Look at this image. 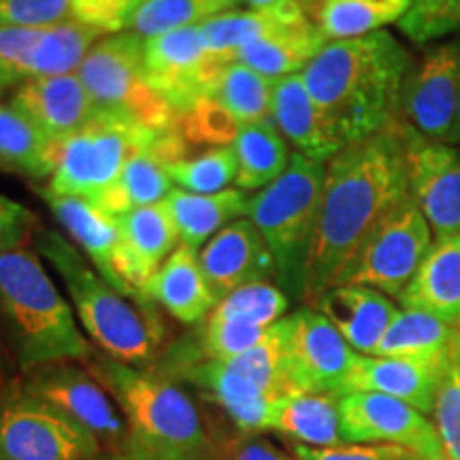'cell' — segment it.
<instances>
[{"instance_id":"obj_1","label":"cell","mask_w":460,"mask_h":460,"mask_svg":"<svg viewBox=\"0 0 460 460\" xmlns=\"http://www.w3.org/2000/svg\"><path fill=\"white\" fill-rule=\"evenodd\" d=\"M396 119L369 139L345 146L326 164L305 264L303 295L309 301H318L337 286L373 226L410 197L405 146Z\"/></svg>"},{"instance_id":"obj_2","label":"cell","mask_w":460,"mask_h":460,"mask_svg":"<svg viewBox=\"0 0 460 460\" xmlns=\"http://www.w3.org/2000/svg\"><path fill=\"white\" fill-rule=\"evenodd\" d=\"M411 56L393 34L329 41L301 73L326 124L343 146L369 139L399 118Z\"/></svg>"},{"instance_id":"obj_3","label":"cell","mask_w":460,"mask_h":460,"mask_svg":"<svg viewBox=\"0 0 460 460\" xmlns=\"http://www.w3.org/2000/svg\"><path fill=\"white\" fill-rule=\"evenodd\" d=\"M0 318L22 369L88 362L94 352L34 250L0 252Z\"/></svg>"},{"instance_id":"obj_4","label":"cell","mask_w":460,"mask_h":460,"mask_svg":"<svg viewBox=\"0 0 460 460\" xmlns=\"http://www.w3.org/2000/svg\"><path fill=\"white\" fill-rule=\"evenodd\" d=\"M32 245L65 281L79 322L109 358L132 367L156 358L163 326L152 303L132 305L128 296L119 295L92 269L88 258L79 254L77 245L56 230L37 228Z\"/></svg>"},{"instance_id":"obj_5","label":"cell","mask_w":460,"mask_h":460,"mask_svg":"<svg viewBox=\"0 0 460 460\" xmlns=\"http://www.w3.org/2000/svg\"><path fill=\"white\" fill-rule=\"evenodd\" d=\"M88 369L122 407L139 450L156 460H205L209 439L197 405L164 373L99 356H92Z\"/></svg>"},{"instance_id":"obj_6","label":"cell","mask_w":460,"mask_h":460,"mask_svg":"<svg viewBox=\"0 0 460 460\" xmlns=\"http://www.w3.org/2000/svg\"><path fill=\"white\" fill-rule=\"evenodd\" d=\"M326 164L295 152L279 180L250 200L247 216L271 250L279 281L303 292Z\"/></svg>"},{"instance_id":"obj_7","label":"cell","mask_w":460,"mask_h":460,"mask_svg":"<svg viewBox=\"0 0 460 460\" xmlns=\"http://www.w3.org/2000/svg\"><path fill=\"white\" fill-rule=\"evenodd\" d=\"M163 132L118 113L94 111L75 135L62 141L54 175L45 188L58 197L99 200L124 166Z\"/></svg>"},{"instance_id":"obj_8","label":"cell","mask_w":460,"mask_h":460,"mask_svg":"<svg viewBox=\"0 0 460 460\" xmlns=\"http://www.w3.org/2000/svg\"><path fill=\"white\" fill-rule=\"evenodd\" d=\"M146 39L124 31L107 34L79 66V79L88 90L94 111L118 113L166 132L175 124V109L154 90L146 73Z\"/></svg>"},{"instance_id":"obj_9","label":"cell","mask_w":460,"mask_h":460,"mask_svg":"<svg viewBox=\"0 0 460 460\" xmlns=\"http://www.w3.org/2000/svg\"><path fill=\"white\" fill-rule=\"evenodd\" d=\"M433 245V230L411 194L379 220L337 286H367L401 298Z\"/></svg>"},{"instance_id":"obj_10","label":"cell","mask_w":460,"mask_h":460,"mask_svg":"<svg viewBox=\"0 0 460 460\" xmlns=\"http://www.w3.org/2000/svg\"><path fill=\"white\" fill-rule=\"evenodd\" d=\"M99 441L24 390L0 405V460H94Z\"/></svg>"},{"instance_id":"obj_11","label":"cell","mask_w":460,"mask_h":460,"mask_svg":"<svg viewBox=\"0 0 460 460\" xmlns=\"http://www.w3.org/2000/svg\"><path fill=\"white\" fill-rule=\"evenodd\" d=\"M143 54L149 84L169 101L175 115L192 107L200 96H211L224 68L234 62L207 45L200 26L149 37Z\"/></svg>"},{"instance_id":"obj_12","label":"cell","mask_w":460,"mask_h":460,"mask_svg":"<svg viewBox=\"0 0 460 460\" xmlns=\"http://www.w3.org/2000/svg\"><path fill=\"white\" fill-rule=\"evenodd\" d=\"M278 329L295 394L341 396L356 352L335 326L320 312L298 309L296 314L281 318Z\"/></svg>"},{"instance_id":"obj_13","label":"cell","mask_w":460,"mask_h":460,"mask_svg":"<svg viewBox=\"0 0 460 460\" xmlns=\"http://www.w3.org/2000/svg\"><path fill=\"white\" fill-rule=\"evenodd\" d=\"M396 128L405 146L410 194L435 239L460 234V154L447 143L427 139L401 118Z\"/></svg>"},{"instance_id":"obj_14","label":"cell","mask_w":460,"mask_h":460,"mask_svg":"<svg viewBox=\"0 0 460 460\" xmlns=\"http://www.w3.org/2000/svg\"><path fill=\"white\" fill-rule=\"evenodd\" d=\"M339 418L345 441H386L420 458H447L439 430L422 411L379 393L339 396Z\"/></svg>"},{"instance_id":"obj_15","label":"cell","mask_w":460,"mask_h":460,"mask_svg":"<svg viewBox=\"0 0 460 460\" xmlns=\"http://www.w3.org/2000/svg\"><path fill=\"white\" fill-rule=\"evenodd\" d=\"M460 96V45L435 48L411 68L401 96L399 118L427 139L447 143Z\"/></svg>"},{"instance_id":"obj_16","label":"cell","mask_w":460,"mask_h":460,"mask_svg":"<svg viewBox=\"0 0 460 460\" xmlns=\"http://www.w3.org/2000/svg\"><path fill=\"white\" fill-rule=\"evenodd\" d=\"M169 373L200 388L207 399L228 413L241 433L252 435L271 429L278 399L262 393L256 384L230 369L226 362L199 358L183 345H177L171 354Z\"/></svg>"},{"instance_id":"obj_17","label":"cell","mask_w":460,"mask_h":460,"mask_svg":"<svg viewBox=\"0 0 460 460\" xmlns=\"http://www.w3.org/2000/svg\"><path fill=\"white\" fill-rule=\"evenodd\" d=\"M118 222L122 243L115 256V273L124 295L139 303H152L146 298L149 279L181 243L175 222L164 203L128 211L118 216Z\"/></svg>"},{"instance_id":"obj_18","label":"cell","mask_w":460,"mask_h":460,"mask_svg":"<svg viewBox=\"0 0 460 460\" xmlns=\"http://www.w3.org/2000/svg\"><path fill=\"white\" fill-rule=\"evenodd\" d=\"M200 269L217 303L237 288L278 275L267 241L252 220H237L200 247Z\"/></svg>"},{"instance_id":"obj_19","label":"cell","mask_w":460,"mask_h":460,"mask_svg":"<svg viewBox=\"0 0 460 460\" xmlns=\"http://www.w3.org/2000/svg\"><path fill=\"white\" fill-rule=\"evenodd\" d=\"M460 362L379 358V356H354L341 396L349 393H379L399 399L418 411H435L437 394L446 373Z\"/></svg>"},{"instance_id":"obj_20","label":"cell","mask_w":460,"mask_h":460,"mask_svg":"<svg viewBox=\"0 0 460 460\" xmlns=\"http://www.w3.org/2000/svg\"><path fill=\"white\" fill-rule=\"evenodd\" d=\"M26 390L65 413L75 424L90 430L96 441L109 446L122 441V418L102 393V386L88 373L75 367L49 365V369L34 377Z\"/></svg>"},{"instance_id":"obj_21","label":"cell","mask_w":460,"mask_h":460,"mask_svg":"<svg viewBox=\"0 0 460 460\" xmlns=\"http://www.w3.org/2000/svg\"><path fill=\"white\" fill-rule=\"evenodd\" d=\"M190 149L192 147L172 128L163 132L152 146H147L124 166L113 186L96 200V205H101L111 216H122L141 207L163 203L172 183L166 169L188 160Z\"/></svg>"},{"instance_id":"obj_22","label":"cell","mask_w":460,"mask_h":460,"mask_svg":"<svg viewBox=\"0 0 460 460\" xmlns=\"http://www.w3.org/2000/svg\"><path fill=\"white\" fill-rule=\"evenodd\" d=\"M9 105L56 143L66 141L94 113L77 73L34 77L11 94Z\"/></svg>"},{"instance_id":"obj_23","label":"cell","mask_w":460,"mask_h":460,"mask_svg":"<svg viewBox=\"0 0 460 460\" xmlns=\"http://www.w3.org/2000/svg\"><path fill=\"white\" fill-rule=\"evenodd\" d=\"M39 194L49 205L51 214L62 224L73 243L82 247L85 258L92 267H96L101 278L109 281L119 295H124L115 273V256L122 243L118 216H111L94 200L84 197H58L48 190H39Z\"/></svg>"},{"instance_id":"obj_24","label":"cell","mask_w":460,"mask_h":460,"mask_svg":"<svg viewBox=\"0 0 460 460\" xmlns=\"http://www.w3.org/2000/svg\"><path fill=\"white\" fill-rule=\"evenodd\" d=\"M315 303L349 348L362 356L376 354L384 332L399 314L384 292L367 286H335Z\"/></svg>"},{"instance_id":"obj_25","label":"cell","mask_w":460,"mask_h":460,"mask_svg":"<svg viewBox=\"0 0 460 460\" xmlns=\"http://www.w3.org/2000/svg\"><path fill=\"white\" fill-rule=\"evenodd\" d=\"M271 118L286 141L292 143L298 154L315 160V163H329L345 147L331 130V126L326 124L301 73L288 75L275 82Z\"/></svg>"},{"instance_id":"obj_26","label":"cell","mask_w":460,"mask_h":460,"mask_svg":"<svg viewBox=\"0 0 460 460\" xmlns=\"http://www.w3.org/2000/svg\"><path fill=\"white\" fill-rule=\"evenodd\" d=\"M146 298L160 303L183 324H199L214 312L217 298L207 284L197 250L180 243L149 279Z\"/></svg>"},{"instance_id":"obj_27","label":"cell","mask_w":460,"mask_h":460,"mask_svg":"<svg viewBox=\"0 0 460 460\" xmlns=\"http://www.w3.org/2000/svg\"><path fill=\"white\" fill-rule=\"evenodd\" d=\"M399 301L405 309L460 324V234L433 241Z\"/></svg>"},{"instance_id":"obj_28","label":"cell","mask_w":460,"mask_h":460,"mask_svg":"<svg viewBox=\"0 0 460 460\" xmlns=\"http://www.w3.org/2000/svg\"><path fill=\"white\" fill-rule=\"evenodd\" d=\"M250 200V194L239 188L216 194H192L177 188L166 194L163 203L175 222L181 243L200 250L222 228L237 222L241 216H247Z\"/></svg>"},{"instance_id":"obj_29","label":"cell","mask_w":460,"mask_h":460,"mask_svg":"<svg viewBox=\"0 0 460 460\" xmlns=\"http://www.w3.org/2000/svg\"><path fill=\"white\" fill-rule=\"evenodd\" d=\"M373 356L460 362V324L416 309H402L384 332Z\"/></svg>"},{"instance_id":"obj_30","label":"cell","mask_w":460,"mask_h":460,"mask_svg":"<svg viewBox=\"0 0 460 460\" xmlns=\"http://www.w3.org/2000/svg\"><path fill=\"white\" fill-rule=\"evenodd\" d=\"M312 20L298 0H279L264 9H234L205 22L203 34L207 45L226 58L237 60V54L247 45L275 34L284 28Z\"/></svg>"},{"instance_id":"obj_31","label":"cell","mask_w":460,"mask_h":460,"mask_svg":"<svg viewBox=\"0 0 460 460\" xmlns=\"http://www.w3.org/2000/svg\"><path fill=\"white\" fill-rule=\"evenodd\" d=\"M326 43L329 41L318 24L307 20L247 45L237 54V62L254 68L264 77L281 79L303 73Z\"/></svg>"},{"instance_id":"obj_32","label":"cell","mask_w":460,"mask_h":460,"mask_svg":"<svg viewBox=\"0 0 460 460\" xmlns=\"http://www.w3.org/2000/svg\"><path fill=\"white\" fill-rule=\"evenodd\" d=\"M60 146L20 111L0 102V171L45 180L54 175Z\"/></svg>"},{"instance_id":"obj_33","label":"cell","mask_w":460,"mask_h":460,"mask_svg":"<svg viewBox=\"0 0 460 460\" xmlns=\"http://www.w3.org/2000/svg\"><path fill=\"white\" fill-rule=\"evenodd\" d=\"M271 429L303 444L322 447L341 446L339 396L314 393L284 396L275 405Z\"/></svg>"},{"instance_id":"obj_34","label":"cell","mask_w":460,"mask_h":460,"mask_svg":"<svg viewBox=\"0 0 460 460\" xmlns=\"http://www.w3.org/2000/svg\"><path fill=\"white\" fill-rule=\"evenodd\" d=\"M237 183L239 190H262L284 175L290 164V147L273 119L241 126L237 141Z\"/></svg>"},{"instance_id":"obj_35","label":"cell","mask_w":460,"mask_h":460,"mask_svg":"<svg viewBox=\"0 0 460 460\" xmlns=\"http://www.w3.org/2000/svg\"><path fill=\"white\" fill-rule=\"evenodd\" d=\"M102 34L84 22L68 15L58 24L43 28L34 45L31 75L34 77H51V75L77 73L88 51L101 41Z\"/></svg>"},{"instance_id":"obj_36","label":"cell","mask_w":460,"mask_h":460,"mask_svg":"<svg viewBox=\"0 0 460 460\" xmlns=\"http://www.w3.org/2000/svg\"><path fill=\"white\" fill-rule=\"evenodd\" d=\"M413 0H326L315 24L326 41H341L401 22Z\"/></svg>"},{"instance_id":"obj_37","label":"cell","mask_w":460,"mask_h":460,"mask_svg":"<svg viewBox=\"0 0 460 460\" xmlns=\"http://www.w3.org/2000/svg\"><path fill=\"white\" fill-rule=\"evenodd\" d=\"M234 9H241L239 0H143L130 15L126 31L149 39L181 28L203 26Z\"/></svg>"},{"instance_id":"obj_38","label":"cell","mask_w":460,"mask_h":460,"mask_svg":"<svg viewBox=\"0 0 460 460\" xmlns=\"http://www.w3.org/2000/svg\"><path fill=\"white\" fill-rule=\"evenodd\" d=\"M278 79L264 77L254 68L230 62L217 79L211 96H216L241 126L273 119V92Z\"/></svg>"},{"instance_id":"obj_39","label":"cell","mask_w":460,"mask_h":460,"mask_svg":"<svg viewBox=\"0 0 460 460\" xmlns=\"http://www.w3.org/2000/svg\"><path fill=\"white\" fill-rule=\"evenodd\" d=\"M172 130L190 147H230L237 141L241 124L216 96H200L192 107L175 115Z\"/></svg>"},{"instance_id":"obj_40","label":"cell","mask_w":460,"mask_h":460,"mask_svg":"<svg viewBox=\"0 0 460 460\" xmlns=\"http://www.w3.org/2000/svg\"><path fill=\"white\" fill-rule=\"evenodd\" d=\"M237 171L239 163L233 146L207 149L197 158L181 160L166 169L172 183L192 194H216L228 190V183L237 180Z\"/></svg>"},{"instance_id":"obj_41","label":"cell","mask_w":460,"mask_h":460,"mask_svg":"<svg viewBox=\"0 0 460 460\" xmlns=\"http://www.w3.org/2000/svg\"><path fill=\"white\" fill-rule=\"evenodd\" d=\"M288 309V296L269 281L237 288L216 305L211 318L245 322L254 326H273Z\"/></svg>"},{"instance_id":"obj_42","label":"cell","mask_w":460,"mask_h":460,"mask_svg":"<svg viewBox=\"0 0 460 460\" xmlns=\"http://www.w3.org/2000/svg\"><path fill=\"white\" fill-rule=\"evenodd\" d=\"M271 329V326H269ZM269 329L264 326L245 324V322L234 320H220V318H207L197 348H183L190 354L199 356V358L209 360H230L234 356H241L247 349L262 341L269 335Z\"/></svg>"},{"instance_id":"obj_43","label":"cell","mask_w":460,"mask_h":460,"mask_svg":"<svg viewBox=\"0 0 460 460\" xmlns=\"http://www.w3.org/2000/svg\"><path fill=\"white\" fill-rule=\"evenodd\" d=\"M399 28L418 45L456 34L460 32V0H413Z\"/></svg>"},{"instance_id":"obj_44","label":"cell","mask_w":460,"mask_h":460,"mask_svg":"<svg viewBox=\"0 0 460 460\" xmlns=\"http://www.w3.org/2000/svg\"><path fill=\"white\" fill-rule=\"evenodd\" d=\"M68 15V0H0V28L43 31Z\"/></svg>"},{"instance_id":"obj_45","label":"cell","mask_w":460,"mask_h":460,"mask_svg":"<svg viewBox=\"0 0 460 460\" xmlns=\"http://www.w3.org/2000/svg\"><path fill=\"white\" fill-rule=\"evenodd\" d=\"M435 420L446 456L460 460V365L446 373L435 402Z\"/></svg>"},{"instance_id":"obj_46","label":"cell","mask_w":460,"mask_h":460,"mask_svg":"<svg viewBox=\"0 0 460 460\" xmlns=\"http://www.w3.org/2000/svg\"><path fill=\"white\" fill-rule=\"evenodd\" d=\"M143 0H68L71 17L102 34L124 32L130 15Z\"/></svg>"},{"instance_id":"obj_47","label":"cell","mask_w":460,"mask_h":460,"mask_svg":"<svg viewBox=\"0 0 460 460\" xmlns=\"http://www.w3.org/2000/svg\"><path fill=\"white\" fill-rule=\"evenodd\" d=\"M296 460H411L410 450L393 444L376 446H335V447H307L301 444H292Z\"/></svg>"},{"instance_id":"obj_48","label":"cell","mask_w":460,"mask_h":460,"mask_svg":"<svg viewBox=\"0 0 460 460\" xmlns=\"http://www.w3.org/2000/svg\"><path fill=\"white\" fill-rule=\"evenodd\" d=\"M37 228V217L31 209L0 194V252L24 247Z\"/></svg>"},{"instance_id":"obj_49","label":"cell","mask_w":460,"mask_h":460,"mask_svg":"<svg viewBox=\"0 0 460 460\" xmlns=\"http://www.w3.org/2000/svg\"><path fill=\"white\" fill-rule=\"evenodd\" d=\"M222 460H292L271 441L258 439V437L243 435L230 439L222 447ZM296 460V458H295Z\"/></svg>"},{"instance_id":"obj_50","label":"cell","mask_w":460,"mask_h":460,"mask_svg":"<svg viewBox=\"0 0 460 460\" xmlns=\"http://www.w3.org/2000/svg\"><path fill=\"white\" fill-rule=\"evenodd\" d=\"M298 3H301V7L305 9V13H307L315 22V20H318L322 7H324V4H326V0H298Z\"/></svg>"},{"instance_id":"obj_51","label":"cell","mask_w":460,"mask_h":460,"mask_svg":"<svg viewBox=\"0 0 460 460\" xmlns=\"http://www.w3.org/2000/svg\"><path fill=\"white\" fill-rule=\"evenodd\" d=\"M115 460H156V458H152V456H149V454L139 450V447H137V446L130 441L128 450H126L124 454H119V456H115Z\"/></svg>"},{"instance_id":"obj_52","label":"cell","mask_w":460,"mask_h":460,"mask_svg":"<svg viewBox=\"0 0 460 460\" xmlns=\"http://www.w3.org/2000/svg\"><path fill=\"white\" fill-rule=\"evenodd\" d=\"M454 143H460V96H458L456 115H454V124L450 130V139H447V146H454Z\"/></svg>"},{"instance_id":"obj_53","label":"cell","mask_w":460,"mask_h":460,"mask_svg":"<svg viewBox=\"0 0 460 460\" xmlns=\"http://www.w3.org/2000/svg\"><path fill=\"white\" fill-rule=\"evenodd\" d=\"M275 3H279V0H239V7L264 9V7H271Z\"/></svg>"},{"instance_id":"obj_54","label":"cell","mask_w":460,"mask_h":460,"mask_svg":"<svg viewBox=\"0 0 460 460\" xmlns=\"http://www.w3.org/2000/svg\"><path fill=\"white\" fill-rule=\"evenodd\" d=\"M411 460H427V458H420V456H411ZM441 460H450V458H441Z\"/></svg>"},{"instance_id":"obj_55","label":"cell","mask_w":460,"mask_h":460,"mask_svg":"<svg viewBox=\"0 0 460 460\" xmlns=\"http://www.w3.org/2000/svg\"><path fill=\"white\" fill-rule=\"evenodd\" d=\"M458 154H460V152H458Z\"/></svg>"}]
</instances>
